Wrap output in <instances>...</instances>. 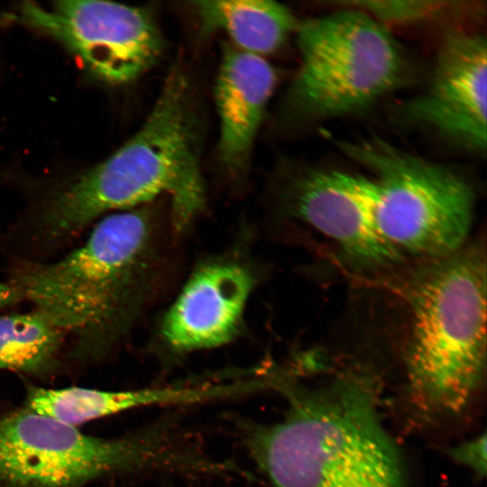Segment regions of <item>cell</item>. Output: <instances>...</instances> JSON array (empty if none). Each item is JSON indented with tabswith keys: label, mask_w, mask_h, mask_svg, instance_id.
Returning <instances> with one entry per match:
<instances>
[{
	"label": "cell",
	"mask_w": 487,
	"mask_h": 487,
	"mask_svg": "<svg viewBox=\"0 0 487 487\" xmlns=\"http://www.w3.org/2000/svg\"><path fill=\"white\" fill-rule=\"evenodd\" d=\"M179 241L170 210L149 203L100 218L59 260H16L8 281L71 339L69 360L98 363L126 342L165 291Z\"/></svg>",
	"instance_id": "1"
},
{
	"label": "cell",
	"mask_w": 487,
	"mask_h": 487,
	"mask_svg": "<svg viewBox=\"0 0 487 487\" xmlns=\"http://www.w3.org/2000/svg\"><path fill=\"white\" fill-rule=\"evenodd\" d=\"M190 80L175 66L140 130L100 164L51 192L22 224L20 238L34 255L74 242L100 218L170 198L180 239L205 211L200 122Z\"/></svg>",
	"instance_id": "2"
},
{
	"label": "cell",
	"mask_w": 487,
	"mask_h": 487,
	"mask_svg": "<svg viewBox=\"0 0 487 487\" xmlns=\"http://www.w3.org/2000/svg\"><path fill=\"white\" fill-rule=\"evenodd\" d=\"M289 374L277 388L283 415L244 436L267 487H406L371 376L350 372L306 387Z\"/></svg>",
	"instance_id": "3"
},
{
	"label": "cell",
	"mask_w": 487,
	"mask_h": 487,
	"mask_svg": "<svg viewBox=\"0 0 487 487\" xmlns=\"http://www.w3.org/2000/svg\"><path fill=\"white\" fill-rule=\"evenodd\" d=\"M409 392L426 415L455 418L479 394L486 357V264L479 250L429 266L410 290Z\"/></svg>",
	"instance_id": "4"
},
{
	"label": "cell",
	"mask_w": 487,
	"mask_h": 487,
	"mask_svg": "<svg viewBox=\"0 0 487 487\" xmlns=\"http://www.w3.org/2000/svg\"><path fill=\"white\" fill-rule=\"evenodd\" d=\"M207 468L198 441L171 423L108 439L27 408L0 416V487H81L142 472L202 476Z\"/></svg>",
	"instance_id": "5"
},
{
	"label": "cell",
	"mask_w": 487,
	"mask_h": 487,
	"mask_svg": "<svg viewBox=\"0 0 487 487\" xmlns=\"http://www.w3.org/2000/svg\"><path fill=\"white\" fill-rule=\"evenodd\" d=\"M297 44L300 66L288 104L299 115L328 118L363 111L403 77L399 44L384 24L356 8L303 22Z\"/></svg>",
	"instance_id": "6"
},
{
	"label": "cell",
	"mask_w": 487,
	"mask_h": 487,
	"mask_svg": "<svg viewBox=\"0 0 487 487\" xmlns=\"http://www.w3.org/2000/svg\"><path fill=\"white\" fill-rule=\"evenodd\" d=\"M338 144L374 173L375 220L389 244L400 252L436 259L459 250L470 230L474 203L463 176L379 137Z\"/></svg>",
	"instance_id": "7"
},
{
	"label": "cell",
	"mask_w": 487,
	"mask_h": 487,
	"mask_svg": "<svg viewBox=\"0 0 487 487\" xmlns=\"http://www.w3.org/2000/svg\"><path fill=\"white\" fill-rule=\"evenodd\" d=\"M17 15L60 42L93 74L112 84L137 78L155 64L162 51L153 14L143 7L65 0L45 8L24 2Z\"/></svg>",
	"instance_id": "8"
},
{
	"label": "cell",
	"mask_w": 487,
	"mask_h": 487,
	"mask_svg": "<svg viewBox=\"0 0 487 487\" xmlns=\"http://www.w3.org/2000/svg\"><path fill=\"white\" fill-rule=\"evenodd\" d=\"M260 272L242 247L200 261L158 322V351L177 358L234 341L242 331Z\"/></svg>",
	"instance_id": "9"
},
{
	"label": "cell",
	"mask_w": 487,
	"mask_h": 487,
	"mask_svg": "<svg viewBox=\"0 0 487 487\" xmlns=\"http://www.w3.org/2000/svg\"><path fill=\"white\" fill-rule=\"evenodd\" d=\"M487 43L483 36L452 32L444 41L427 89L403 115L476 152L486 149Z\"/></svg>",
	"instance_id": "10"
},
{
	"label": "cell",
	"mask_w": 487,
	"mask_h": 487,
	"mask_svg": "<svg viewBox=\"0 0 487 487\" xmlns=\"http://www.w3.org/2000/svg\"><path fill=\"white\" fill-rule=\"evenodd\" d=\"M285 204L293 216L335 240L359 262L382 264L400 258V252L382 237L376 224L373 179L313 170L292 181Z\"/></svg>",
	"instance_id": "11"
},
{
	"label": "cell",
	"mask_w": 487,
	"mask_h": 487,
	"mask_svg": "<svg viewBox=\"0 0 487 487\" xmlns=\"http://www.w3.org/2000/svg\"><path fill=\"white\" fill-rule=\"evenodd\" d=\"M275 84L273 68L261 56L235 46L225 48L215 85L220 123L217 152L233 175L247 166Z\"/></svg>",
	"instance_id": "12"
},
{
	"label": "cell",
	"mask_w": 487,
	"mask_h": 487,
	"mask_svg": "<svg viewBox=\"0 0 487 487\" xmlns=\"http://www.w3.org/2000/svg\"><path fill=\"white\" fill-rule=\"evenodd\" d=\"M200 397L199 388L191 381L125 391L31 386L27 391L26 408L76 426L136 409L197 405Z\"/></svg>",
	"instance_id": "13"
},
{
	"label": "cell",
	"mask_w": 487,
	"mask_h": 487,
	"mask_svg": "<svg viewBox=\"0 0 487 487\" xmlns=\"http://www.w3.org/2000/svg\"><path fill=\"white\" fill-rule=\"evenodd\" d=\"M195 8L207 31H222L235 47L261 56L277 51L299 24L285 5L265 0L198 1Z\"/></svg>",
	"instance_id": "14"
},
{
	"label": "cell",
	"mask_w": 487,
	"mask_h": 487,
	"mask_svg": "<svg viewBox=\"0 0 487 487\" xmlns=\"http://www.w3.org/2000/svg\"><path fill=\"white\" fill-rule=\"evenodd\" d=\"M66 334L38 310L0 316V370L53 373L61 364Z\"/></svg>",
	"instance_id": "15"
},
{
	"label": "cell",
	"mask_w": 487,
	"mask_h": 487,
	"mask_svg": "<svg viewBox=\"0 0 487 487\" xmlns=\"http://www.w3.org/2000/svg\"><path fill=\"white\" fill-rule=\"evenodd\" d=\"M348 5L381 23L398 24L422 22L450 8L432 1H354Z\"/></svg>",
	"instance_id": "16"
},
{
	"label": "cell",
	"mask_w": 487,
	"mask_h": 487,
	"mask_svg": "<svg viewBox=\"0 0 487 487\" xmlns=\"http://www.w3.org/2000/svg\"><path fill=\"white\" fill-rule=\"evenodd\" d=\"M448 454L459 464L473 471L476 476L486 472V435L482 433L472 439L449 448Z\"/></svg>",
	"instance_id": "17"
},
{
	"label": "cell",
	"mask_w": 487,
	"mask_h": 487,
	"mask_svg": "<svg viewBox=\"0 0 487 487\" xmlns=\"http://www.w3.org/2000/svg\"><path fill=\"white\" fill-rule=\"evenodd\" d=\"M23 300L20 292L8 280H0V309L13 306Z\"/></svg>",
	"instance_id": "18"
}]
</instances>
